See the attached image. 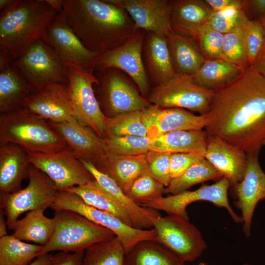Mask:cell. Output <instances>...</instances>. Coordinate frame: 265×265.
Here are the masks:
<instances>
[{
  "label": "cell",
  "mask_w": 265,
  "mask_h": 265,
  "mask_svg": "<svg viewBox=\"0 0 265 265\" xmlns=\"http://www.w3.org/2000/svg\"><path fill=\"white\" fill-rule=\"evenodd\" d=\"M197 265H206V264L205 263L201 262L199 264H198Z\"/></svg>",
  "instance_id": "6f0895ef"
},
{
  "label": "cell",
  "mask_w": 265,
  "mask_h": 265,
  "mask_svg": "<svg viewBox=\"0 0 265 265\" xmlns=\"http://www.w3.org/2000/svg\"><path fill=\"white\" fill-rule=\"evenodd\" d=\"M98 82L93 88L100 106L107 117L134 111H143L150 105L148 99L140 95L121 70L110 68L98 71L95 75Z\"/></svg>",
  "instance_id": "9c48e42d"
},
{
  "label": "cell",
  "mask_w": 265,
  "mask_h": 265,
  "mask_svg": "<svg viewBox=\"0 0 265 265\" xmlns=\"http://www.w3.org/2000/svg\"><path fill=\"white\" fill-rule=\"evenodd\" d=\"M49 121L60 123L76 119L67 84L52 83L31 93L23 107Z\"/></svg>",
  "instance_id": "d6986e66"
},
{
  "label": "cell",
  "mask_w": 265,
  "mask_h": 265,
  "mask_svg": "<svg viewBox=\"0 0 265 265\" xmlns=\"http://www.w3.org/2000/svg\"><path fill=\"white\" fill-rule=\"evenodd\" d=\"M230 187L229 181L223 177L211 185H203L193 191L183 192L161 198L144 204L142 207L163 211L188 219L186 211L187 206L194 202L205 201L215 206L224 208L232 218L237 223H242L241 216L235 212L228 201V191Z\"/></svg>",
  "instance_id": "9a60e30c"
},
{
  "label": "cell",
  "mask_w": 265,
  "mask_h": 265,
  "mask_svg": "<svg viewBox=\"0 0 265 265\" xmlns=\"http://www.w3.org/2000/svg\"><path fill=\"white\" fill-rule=\"evenodd\" d=\"M171 155V153L154 151L146 154L148 172L165 187L172 179L170 174Z\"/></svg>",
  "instance_id": "f6af8a7d"
},
{
  "label": "cell",
  "mask_w": 265,
  "mask_h": 265,
  "mask_svg": "<svg viewBox=\"0 0 265 265\" xmlns=\"http://www.w3.org/2000/svg\"><path fill=\"white\" fill-rule=\"evenodd\" d=\"M53 255L47 253L40 255L29 265H51Z\"/></svg>",
  "instance_id": "f5cc1de1"
},
{
  "label": "cell",
  "mask_w": 265,
  "mask_h": 265,
  "mask_svg": "<svg viewBox=\"0 0 265 265\" xmlns=\"http://www.w3.org/2000/svg\"><path fill=\"white\" fill-rule=\"evenodd\" d=\"M248 20L241 5L213 12L207 23L214 29L225 34L245 26Z\"/></svg>",
  "instance_id": "7bdbcfd3"
},
{
  "label": "cell",
  "mask_w": 265,
  "mask_h": 265,
  "mask_svg": "<svg viewBox=\"0 0 265 265\" xmlns=\"http://www.w3.org/2000/svg\"><path fill=\"white\" fill-rule=\"evenodd\" d=\"M146 32L138 30L127 41L119 47L101 55L96 70L114 68L126 73L146 98L149 91V78L143 58V48Z\"/></svg>",
  "instance_id": "2e32d148"
},
{
  "label": "cell",
  "mask_w": 265,
  "mask_h": 265,
  "mask_svg": "<svg viewBox=\"0 0 265 265\" xmlns=\"http://www.w3.org/2000/svg\"><path fill=\"white\" fill-rule=\"evenodd\" d=\"M143 55L149 78L156 86L166 82L176 74L167 38L146 32Z\"/></svg>",
  "instance_id": "cb8c5ba5"
},
{
  "label": "cell",
  "mask_w": 265,
  "mask_h": 265,
  "mask_svg": "<svg viewBox=\"0 0 265 265\" xmlns=\"http://www.w3.org/2000/svg\"><path fill=\"white\" fill-rule=\"evenodd\" d=\"M167 39L176 73L189 76L195 74L207 60L195 40L174 32Z\"/></svg>",
  "instance_id": "f546056e"
},
{
  "label": "cell",
  "mask_w": 265,
  "mask_h": 265,
  "mask_svg": "<svg viewBox=\"0 0 265 265\" xmlns=\"http://www.w3.org/2000/svg\"><path fill=\"white\" fill-rule=\"evenodd\" d=\"M12 61L13 59L9 50L5 46L0 45V71L11 65Z\"/></svg>",
  "instance_id": "f907efd6"
},
{
  "label": "cell",
  "mask_w": 265,
  "mask_h": 265,
  "mask_svg": "<svg viewBox=\"0 0 265 265\" xmlns=\"http://www.w3.org/2000/svg\"><path fill=\"white\" fill-rule=\"evenodd\" d=\"M204 158L195 153H177L171 154L170 174L172 179L178 177L193 164Z\"/></svg>",
  "instance_id": "bcb514c9"
},
{
  "label": "cell",
  "mask_w": 265,
  "mask_h": 265,
  "mask_svg": "<svg viewBox=\"0 0 265 265\" xmlns=\"http://www.w3.org/2000/svg\"><path fill=\"white\" fill-rule=\"evenodd\" d=\"M59 13L47 0H14L0 11V45L13 60L26 52Z\"/></svg>",
  "instance_id": "3957f363"
},
{
  "label": "cell",
  "mask_w": 265,
  "mask_h": 265,
  "mask_svg": "<svg viewBox=\"0 0 265 265\" xmlns=\"http://www.w3.org/2000/svg\"><path fill=\"white\" fill-rule=\"evenodd\" d=\"M5 215L2 210L0 212V238L8 235L7 233V225Z\"/></svg>",
  "instance_id": "db71d44e"
},
{
  "label": "cell",
  "mask_w": 265,
  "mask_h": 265,
  "mask_svg": "<svg viewBox=\"0 0 265 265\" xmlns=\"http://www.w3.org/2000/svg\"><path fill=\"white\" fill-rule=\"evenodd\" d=\"M213 12L233 6H241L242 0H205Z\"/></svg>",
  "instance_id": "681fc988"
},
{
  "label": "cell",
  "mask_w": 265,
  "mask_h": 265,
  "mask_svg": "<svg viewBox=\"0 0 265 265\" xmlns=\"http://www.w3.org/2000/svg\"><path fill=\"white\" fill-rule=\"evenodd\" d=\"M150 220L158 241L185 263L195 261L207 248L201 232L188 219L173 214L162 216L158 213Z\"/></svg>",
  "instance_id": "30bf717a"
},
{
  "label": "cell",
  "mask_w": 265,
  "mask_h": 265,
  "mask_svg": "<svg viewBox=\"0 0 265 265\" xmlns=\"http://www.w3.org/2000/svg\"><path fill=\"white\" fill-rule=\"evenodd\" d=\"M48 208L42 207L28 212L25 217L17 220L12 235L26 242L42 246L47 244L52 238L56 228L54 218H49L44 213Z\"/></svg>",
  "instance_id": "f1b7e54d"
},
{
  "label": "cell",
  "mask_w": 265,
  "mask_h": 265,
  "mask_svg": "<svg viewBox=\"0 0 265 265\" xmlns=\"http://www.w3.org/2000/svg\"><path fill=\"white\" fill-rule=\"evenodd\" d=\"M205 131L246 153L260 152L265 140V76L252 67L214 90Z\"/></svg>",
  "instance_id": "6da1fadb"
},
{
  "label": "cell",
  "mask_w": 265,
  "mask_h": 265,
  "mask_svg": "<svg viewBox=\"0 0 265 265\" xmlns=\"http://www.w3.org/2000/svg\"><path fill=\"white\" fill-rule=\"evenodd\" d=\"M244 26L224 34V59L245 70L250 67L244 40Z\"/></svg>",
  "instance_id": "60d3db41"
},
{
  "label": "cell",
  "mask_w": 265,
  "mask_h": 265,
  "mask_svg": "<svg viewBox=\"0 0 265 265\" xmlns=\"http://www.w3.org/2000/svg\"><path fill=\"white\" fill-rule=\"evenodd\" d=\"M0 143H13L27 153L70 150L50 122L21 108L0 113Z\"/></svg>",
  "instance_id": "277c9868"
},
{
  "label": "cell",
  "mask_w": 265,
  "mask_h": 265,
  "mask_svg": "<svg viewBox=\"0 0 265 265\" xmlns=\"http://www.w3.org/2000/svg\"><path fill=\"white\" fill-rule=\"evenodd\" d=\"M31 93L26 80L12 63L0 71V113L22 108Z\"/></svg>",
  "instance_id": "4dcf8cb0"
},
{
  "label": "cell",
  "mask_w": 265,
  "mask_h": 265,
  "mask_svg": "<svg viewBox=\"0 0 265 265\" xmlns=\"http://www.w3.org/2000/svg\"><path fill=\"white\" fill-rule=\"evenodd\" d=\"M173 31L194 39L213 12L205 0H168Z\"/></svg>",
  "instance_id": "603a6c76"
},
{
  "label": "cell",
  "mask_w": 265,
  "mask_h": 265,
  "mask_svg": "<svg viewBox=\"0 0 265 265\" xmlns=\"http://www.w3.org/2000/svg\"><path fill=\"white\" fill-rule=\"evenodd\" d=\"M244 28L246 52L249 67H251L264 46L265 23L248 20Z\"/></svg>",
  "instance_id": "ee69618b"
},
{
  "label": "cell",
  "mask_w": 265,
  "mask_h": 265,
  "mask_svg": "<svg viewBox=\"0 0 265 265\" xmlns=\"http://www.w3.org/2000/svg\"><path fill=\"white\" fill-rule=\"evenodd\" d=\"M43 246L27 243L12 235L0 238V265H29L40 256Z\"/></svg>",
  "instance_id": "d590c367"
},
{
  "label": "cell",
  "mask_w": 265,
  "mask_h": 265,
  "mask_svg": "<svg viewBox=\"0 0 265 265\" xmlns=\"http://www.w3.org/2000/svg\"><path fill=\"white\" fill-rule=\"evenodd\" d=\"M49 122L78 158L90 161L96 167L104 161L107 154L104 138L90 128L77 119L60 123Z\"/></svg>",
  "instance_id": "ffe728a7"
},
{
  "label": "cell",
  "mask_w": 265,
  "mask_h": 265,
  "mask_svg": "<svg viewBox=\"0 0 265 265\" xmlns=\"http://www.w3.org/2000/svg\"><path fill=\"white\" fill-rule=\"evenodd\" d=\"M96 168L114 180L127 195L135 180L148 172L146 154L125 156L107 152L104 161Z\"/></svg>",
  "instance_id": "4316f807"
},
{
  "label": "cell",
  "mask_w": 265,
  "mask_h": 265,
  "mask_svg": "<svg viewBox=\"0 0 265 265\" xmlns=\"http://www.w3.org/2000/svg\"><path fill=\"white\" fill-rule=\"evenodd\" d=\"M51 208L54 211L65 210L74 212L110 230L122 242L126 254L139 241H158V234L154 228L140 229L130 226L113 214L87 205L78 195L72 192L58 190Z\"/></svg>",
  "instance_id": "8992f818"
},
{
  "label": "cell",
  "mask_w": 265,
  "mask_h": 265,
  "mask_svg": "<svg viewBox=\"0 0 265 265\" xmlns=\"http://www.w3.org/2000/svg\"><path fill=\"white\" fill-rule=\"evenodd\" d=\"M130 16L137 30L168 38L172 32L168 0H106Z\"/></svg>",
  "instance_id": "44dd1931"
},
{
  "label": "cell",
  "mask_w": 265,
  "mask_h": 265,
  "mask_svg": "<svg viewBox=\"0 0 265 265\" xmlns=\"http://www.w3.org/2000/svg\"><path fill=\"white\" fill-rule=\"evenodd\" d=\"M47 1L59 13H63L62 0H47Z\"/></svg>",
  "instance_id": "11a10c76"
},
{
  "label": "cell",
  "mask_w": 265,
  "mask_h": 265,
  "mask_svg": "<svg viewBox=\"0 0 265 265\" xmlns=\"http://www.w3.org/2000/svg\"><path fill=\"white\" fill-rule=\"evenodd\" d=\"M94 179L128 212L133 227L140 229L153 227L150 218L159 213L153 209L141 206L132 200L109 176L98 170L90 161L79 159Z\"/></svg>",
  "instance_id": "d4e9b609"
},
{
  "label": "cell",
  "mask_w": 265,
  "mask_h": 265,
  "mask_svg": "<svg viewBox=\"0 0 265 265\" xmlns=\"http://www.w3.org/2000/svg\"><path fill=\"white\" fill-rule=\"evenodd\" d=\"M124 265H185V262L159 242L146 240L126 254Z\"/></svg>",
  "instance_id": "1f68e13d"
},
{
  "label": "cell",
  "mask_w": 265,
  "mask_h": 265,
  "mask_svg": "<svg viewBox=\"0 0 265 265\" xmlns=\"http://www.w3.org/2000/svg\"><path fill=\"white\" fill-rule=\"evenodd\" d=\"M242 7L249 21L265 23V0H242Z\"/></svg>",
  "instance_id": "7dc6e473"
},
{
  "label": "cell",
  "mask_w": 265,
  "mask_h": 265,
  "mask_svg": "<svg viewBox=\"0 0 265 265\" xmlns=\"http://www.w3.org/2000/svg\"><path fill=\"white\" fill-rule=\"evenodd\" d=\"M165 188L162 184L147 172L135 180L127 195L137 204L142 206L163 197Z\"/></svg>",
  "instance_id": "ab89813d"
},
{
  "label": "cell",
  "mask_w": 265,
  "mask_h": 265,
  "mask_svg": "<svg viewBox=\"0 0 265 265\" xmlns=\"http://www.w3.org/2000/svg\"><path fill=\"white\" fill-rule=\"evenodd\" d=\"M242 265H252L246 263V264H243Z\"/></svg>",
  "instance_id": "680465c9"
},
{
  "label": "cell",
  "mask_w": 265,
  "mask_h": 265,
  "mask_svg": "<svg viewBox=\"0 0 265 265\" xmlns=\"http://www.w3.org/2000/svg\"><path fill=\"white\" fill-rule=\"evenodd\" d=\"M67 23L89 50L103 54L137 31L129 14L106 0H62Z\"/></svg>",
  "instance_id": "7a4b0ae2"
},
{
  "label": "cell",
  "mask_w": 265,
  "mask_h": 265,
  "mask_svg": "<svg viewBox=\"0 0 265 265\" xmlns=\"http://www.w3.org/2000/svg\"><path fill=\"white\" fill-rule=\"evenodd\" d=\"M104 140L107 152L111 154L136 156L145 154L150 150L151 140L147 136L109 135Z\"/></svg>",
  "instance_id": "f35d334b"
},
{
  "label": "cell",
  "mask_w": 265,
  "mask_h": 265,
  "mask_svg": "<svg viewBox=\"0 0 265 265\" xmlns=\"http://www.w3.org/2000/svg\"><path fill=\"white\" fill-rule=\"evenodd\" d=\"M252 67L265 76V39L263 49Z\"/></svg>",
  "instance_id": "816d5d0a"
},
{
  "label": "cell",
  "mask_w": 265,
  "mask_h": 265,
  "mask_svg": "<svg viewBox=\"0 0 265 265\" xmlns=\"http://www.w3.org/2000/svg\"><path fill=\"white\" fill-rule=\"evenodd\" d=\"M93 72L69 67L67 87L76 118L104 138L107 136V117L95 93L93 85L98 80Z\"/></svg>",
  "instance_id": "7c38bea8"
},
{
  "label": "cell",
  "mask_w": 265,
  "mask_h": 265,
  "mask_svg": "<svg viewBox=\"0 0 265 265\" xmlns=\"http://www.w3.org/2000/svg\"><path fill=\"white\" fill-rule=\"evenodd\" d=\"M214 90L196 84L191 76L176 73L166 82L156 86L148 98L153 105L164 108H180L208 114Z\"/></svg>",
  "instance_id": "8fae6325"
},
{
  "label": "cell",
  "mask_w": 265,
  "mask_h": 265,
  "mask_svg": "<svg viewBox=\"0 0 265 265\" xmlns=\"http://www.w3.org/2000/svg\"><path fill=\"white\" fill-rule=\"evenodd\" d=\"M30 164L27 153L20 146L13 143H0V194L20 190L23 180L28 177Z\"/></svg>",
  "instance_id": "484cf974"
},
{
  "label": "cell",
  "mask_w": 265,
  "mask_h": 265,
  "mask_svg": "<svg viewBox=\"0 0 265 265\" xmlns=\"http://www.w3.org/2000/svg\"><path fill=\"white\" fill-rule=\"evenodd\" d=\"M51 46L68 67L94 71L101 55L93 52L81 41L59 13L46 28L41 38Z\"/></svg>",
  "instance_id": "4fadbf2b"
},
{
  "label": "cell",
  "mask_w": 265,
  "mask_h": 265,
  "mask_svg": "<svg viewBox=\"0 0 265 265\" xmlns=\"http://www.w3.org/2000/svg\"><path fill=\"white\" fill-rule=\"evenodd\" d=\"M142 119L151 140L171 132L203 130L208 122L207 114L197 115L185 109L153 104L142 111Z\"/></svg>",
  "instance_id": "ac0fdd59"
},
{
  "label": "cell",
  "mask_w": 265,
  "mask_h": 265,
  "mask_svg": "<svg viewBox=\"0 0 265 265\" xmlns=\"http://www.w3.org/2000/svg\"><path fill=\"white\" fill-rule=\"evenodd\" d=\"M27 154L30 164L47 175L58 190H65L95 180L70 150Z\"/></svg>",
  "instance_id": "5bb4252c"
},
{
  "label": "cell",
  "mask_w": 265,
  "mask_h": 265,
  "mask_svg": "<svg viewBox=\"0 0 265 265\" xmlns=\"http://www.w3.org/2000/svg\"><path fill=\"white\" fill-rule=\"evenodd\" d=\"M264 145H265V140L264 141V143H263V146Z\"/></svg>",
  "instance_id": "91938a15"
},
{
  "label": "cell",
  "mask_w": 265,
  "mask_h": 265,
  "mask_svg": "<svg viewBox=\"0 0 265 265\" xmlns=\"http://www.w3.org/2000/svg\"><path fill=\"white\" fill-rule=\"evenodd\" d=\"M56 228L50 241L43 246L40 255L54 251L79 252L99 241L112 238L110 230L72 211H55Z\"/></svg>",
  "instance_id": "5b68a950"
},
{
  "label": "cell",
  "mask_w": 265,
  "mask_h": 265,
  "mask_svg": "<svg viewBox=\"0 0 265 265\" xmlns=\"http://www.w3.org/2000/svg\"><path fill=\"white\" fill-rule=\"evenodd\" d=\"M244 70L224 59L206 60L191 76L197 85L214 90L234 80Z\"/></svg>",
  "instance_id": "d6a6232c"
},
{
  "label": "cell",
  "mask_w": 265,
  "mask_h": 265,
  "mask_svg": "<svg viewBox=\"0 0 265 265\" xmlns=\"http://www.w3.org/2000/svg\"><path fill=\"white\" fill-rule=\"evenodd\" d=\"M258 152L246 153L247 165L243 179L232 187L237 199L235 205L241 212L243 230L245 236L251 235L253 213L257 205L265 199V173L259 160Z\"/></svg>",
  "instance_id": "e0dca14e"
},
{
  "label": "cell",
  "mask_w": 265,
  "mask_h": 265,
  "mask_svg": "<svg viewBox=\"0 0 265 265\" xmlns=\"http://www.w3.org/2000/svg\"><path fill=\"white\" fill-rule=\"evenodd\" d=\"M28 183L23 189L0 194V210L3 212L8 229L13 230L19 216L42 207H51L58 191L54 184L44 173L30 164Z\"/></svg>",
  "instance_id": "ba28073f"
},
{
  "label": "cell",
  "mask_w": 265,
  "mask_h": 265,
  "mask_svg": "<svg viewBox=\"0 0 265 265\" xmlns=\"http://www.w3.org/2000/svg\"><path fill=\"white\" fill-rule=\"evenodd\" d=\"M204 158L233 187L243 178L247 165L246 152L216 136H208Z\"/></svg>",
  "instance_id": "7402d4cb"
},
{
  "label": "cell",
  "mask_w": 265,
  "mask_h": 265,
  "mask_svg": "<svg viewBox=\"0 0 265 265\" xmlns=\"http://www.w3.org/2000/svg\"><path fill=\"white\" fill-rule=\"evenodd\" d=\"M12 64L27 83L31 93L55 83L67 84L69 67L41 39Z\"/></svg>",
  "instance_id": "52a82bcc"
},
{
  "label": "cell",
  "mask_w": 265,
  "mask_h": 265,
  "mask_svg": "<svg viewBox=\"0 0 265 265\" xmlns=\"http://www.w3.org/2000/svg\"><path fill=\"white\" fill-rule=\"evenodd\" d=\"M223 177L205 158L188 168L182 174L171 179L164 193L177 194L191 186L210 180L216 181Z\"/></svg>",
  "instance_id": "e575fe53"
},
{
  "label": "cell",
  "mask_w": 265,
  "mask_h": 265,
  "mask_svg": "<svg viewBox=\"0 0 265 265\" xmlns=\"http://www.w3.org/2000/svg\"><path fill=\"white\" fill-rule=\"evenodd\" d=\"M84 251L79 252L60 251L53 255L51 265H81Z\"/></svg>",
  "instance_id": "c3c4849f"
},
{
  "label": "cell",
  "mask_w": 265,
  "mask_h": 265,
  "mask_svg": "<svg viewBox=\"0 0 265 265\" xmlns=\"http://www.w3.org/2000/svg\"><path fill=\"white\" fill-rule=\"evenodd\" d=\"M208 138L205 130L171 132L151 140L150 151L171 154L195 153L204 157Z\"/></svg>",
  "instance_id": "83f0119b"
},
{
  "label": "cell",
  "mask_w": 265,
  "mask_h": 265,
  "mask_svg": "<svg viewBox=\"0 0 265 265\" xmlns=\"http://www.w3.org/2000/svg\"><path fill=\"white\" fill-rule=\"evenodd\" d=\"M125 256L122 243L115 236L87 248L81 265H124Z\"/></svg>",
  "instance_id": "8d00e7d4"
},
{
  "label": "cell",
  "mask_w": 265,
  "mask_h": 265,
  "mask_svg": "<svg viewBox=\"0 0 265 265\" xmlns=\"http://www.w3.org/2000/svg\"><path fill=\"white\" fill-rule=\"evenodd\" d=\"M14 0H0V11L10 5Z\"/></svg>",
  "instance_id": "9f6ffc18"
},
{
  "label": "cell",
  "mask_w": 265,
  "mask_h": 265,
  "mask_svg": "<svg viewBox=\"0 0 265 265\" xmlns=\"http://www.w3.org/2000/svg\"><path fill=\"white\" fill-rule=\"evenodd\" d=\"M142 114V111H134L107 117L106 136L135 135L147 137Z\"/></svg>",
  "instance_id": "74e56055"
},
{
  "label": "cell",
  "mask_w": 265,
  "mask_h": 265,
  "mask_svg": "<svg viewBox=\"0 0 265 265\" xmlns=\"http://www.w3.org/2000/svg\"><path fill=\"white\" fill-rule=\"evenodd\" d=\"M223 37L224 34L206 23L199 29L194 40L207 60L224 59Z\"/></svg>",
  "instance_id": "b9f144b4"
},
{
  "label": "cell",
  "mask_w": 265,
  "mask_h": 265,
  "mask_svg": "<svg viewBox=\"0 0 265 265\" xmlns=\"http://www.w3.org/2000/svg\"><path fill=\"white\" fill-rule=\"evenodd\" d=\"M65 190L78 195L87 205L113 214L125 224L133 227L128 212L100 186L95 180Z\"/></svg>",
  "instance_id": "836d02e7"
}]
</instances>
